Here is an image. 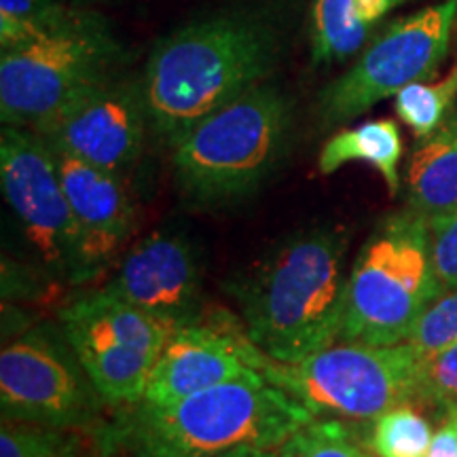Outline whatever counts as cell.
<instances>
[{
  "instance_id": "5",
  "label": "cell",
  "mask_w": 457,
  "mask_h": 457,
  "mask_svg": "<svg viewBox=\"0 0 457 457\" xmlns=\"http://www.w3.org/2000/svg\"><path fill=\"white\" fill-rule=\"evenodd\" d=\"M441 295L426 216L411 208L386 216L347 273L339 341L407 343Z\"/></svg>"
},
{
  "instance_id": "11",
  "label": "cell",
  "mask_w": 457,
  "mask_h": 457,
  "mask_svg": "<svg viewBox=\"0 0 457 457\" xmlns=\"http://www.w3.org/2000/svg\"><path fill=\"white\" fill-rule=\"evenodd\" d=\"M104 400L66 337L28 330L0 353V407L4 420L60 430L89 426Z\"/></svg>"
},
{
  "instance_id": "19",
  "label": "cell",
  "mask_w": 457,
  "mask_h": 457,
  "mask_svg": "<svg viewBox=\"0 0 457 457\" xmlns=\"http://www.w3.org/2000/svg\"><path fill=\"white\" fill-rule=\"evenodd\" d=\"M457 100V64L441 79L411 83L394 96V111L413 131L417 140L426 138L453 112Z\"/></svg>"
},
{
  "instance_id": "27",
  "label": "cell",
  "mask_w": 457,
  "mask_h": 457,
  "mask_svg": "<svg viewBox=\"0 0 457 457\" xmlns=\"http://www.w3.org/2000/svg\"><path fill=\"white\" fill-rule=\"evenodd\" d=\"M426 457H457V409L449 411L447 420L434 432Z\"/></svg>"
},
{
  "instance_id": "23",
  "label": "cell",
  "mask_w": 457,
  "mask_h": 457,
  "mask_svg": "<svg viewBox=\"0 0 457 457\" xmlns=\"http://www.w3.org/2000/svg\"><path fill=\"white\" fill-rule=\"evenodd\" d=\"M407 343H411L424 360L457 343V288L443 293L428 307Z\"/></svg>"
},
{
  "instance_id": "24",
  "label": "cell",
  "mask_w": 457,
  "mask_h": 457,
  "mask_svg": "<svg viewBox=\"0 0 457 457\" xmlns=\"http://www.w3.org/2000/svg\"><path fill=\"white\" fill-rule=\"evenodd\" d=\"M420 400L455 411L457 409V343L424 360Z\"/></svg>"
},
{
  "instance_id": "21",
  "label": "cell",
  "mask_w": 457,
  "mask_h": 457,
  "mask_svg": "<svg viewBox=\"0 0 457 457\" xmlns=\"http://www.w3.org/2000/svg\"><path fill=\"white\" fill-rule=\"evenodd\" d=\"M279 457H370L345 420L313 417L286 438Z\"/></svg>"
},
{
  "instance_id": "14",
  "label": "cell",
  "mask_w": 457,
  "mask_h": 457,
  "mask_svg": "<svg viewBox=\"0 0 457 457\" xmlns=\"http://www.w3.org/2000/svg\"><path fill=\"white\" fill-rule=\"evenodd\" d=\"M253 345L244 327L228 318L176 328L148 377L142 403L168 404L227 381L259 375L250 362Z\"/></svg>"
},
{
  "instance_id": "18",
  "label": "cell",
  "mask_w": 457,
  "mask_h": 457,
  "mask_svg": "<svg viewBox=\"0 0 457 457\" xmlns=\"http://www.w3.org/2000/svg\"><path fill=\"white\" fill-rule=\"evenodd\" d=\"M71 0H0V49H15L77 24L87 13Z\"/></svg>"
},
{
  "instance_id": "30",
  "label": "cell",
  "mask_w": 457,
  "mask_h": 457,
  "mask_svg": "<svg viewBox=\"0 0 457 457\" xmlns=\"http://www.w3.org/2000/svg\"><path fill=\"white\" fill-rule=\"evenodd\" d=\"M455 3H457V0H455Z\"/></svg>"
},
{
  "instance_id": "6",
  "label": "cell",
  "mask_w": 457,
  "mask_h": 457,
  "mask_svg": "<svg viewBox=\"0 0 457 457\" xmlns=\"http://www.w3.org/2000/svg\"><path fill=\"white\" fill-rule=\"evenodd\" d=\"M253 367L313 417L370 421L420 400L424 356L411 343L337 341L299 362H278L254 347Z\"/></svg>"
},
{
  "instance_id": "26",
  "label": "cell",
  "mask_w": 457,
  "mask_h": 457,
  "mask_svg": "<svg viewBox=\"0 0 457 457\" xmlns=\"http://www.w3.org/2000/svg\"><path fill=\"white\" fill-rule=\"evenodd\" d=\"M403 3L407 0H347V11H350L353 24L362 28L364 32L373 34L375 28Z\"/></svg>"
},
{
  "instance_id": "17",
  "label": "cell",
  "mask_w": 457,
  "mask_h": 457,
  "mask_svg": "<svg viewBox=\"0 0 457 457\" xmlns=\"http://www.w3.org/2000/svg\"><path fill=\"white\" fill-rule=\"evenodd\" d=\"M403 153L404 142L398 123L392 119H375L330 136L318 155V170L328 176L345 163H369L386 180L390 195H396L403 187L398 170Z\"/></svg>"
},
{
  "instance_id": "12",
  "label": "cell",
  "mask_w": 457,
  "mask_h": 457,
  "mask_svg": "<svg viewBox=\"0 0 457 457\" xmlns=\"http://www.w3.org/2000/svg\"><path fill=\"white\" fill-rule=\"evenodd\" d=\"M151 128L140 81L112 77L41 125L51 146L128 180Z\"/></svg>"
},
{
  "instance_id": "15",
  "label": "cell",
  "mask_w": 457,
  "mask_h": 457,
  "mask_svg": "<svg viewBox=\"0 0 457 457\" xmlns=\"http://www.w3.org/2000/svg\"><path fill=\"white\" fill-rule=\"evenodd\" d=\"M51 151L81 231L83 265L89 282L121 254L136 228V208L128 180L62 148L51 146Z\"/></svg>"
},
{
  "instance_id": "22",
  "label": "cell",
  "mask_w": 457,
  "mask_h": 457,
  "mask_svg": "<svg viewBox=\"0 0 457 457\" xmlns=\"http://www.w3.org/2000/svg\"><path fill=\"white\" fill-rule=\"evenodd\" d=\"M0 457H79V441L60 428L3 420Z\"/></svg>"
},
{
  "instance_id": "3",
  "label": "cell",
  "mask_w": 457,
  "mask_h": 457,
  "mask_svg": "<svg viewBox=\"0 0 457 457\" xmlns=\"http://www.w3.org/2000/svg\"><path fill=\"white\" fill-rule=\"evenodd\" d=\"M347 245L343 227H310L242 279L244 330L267 358L299 362L339 341Z\"/></svg>"
},
{
  "instance_id": "9",
  "label": "cell",
  "mask_w": 457,
  "mask_h": 457,
  "mask_svg": "<svg viewBox=\"0 0 457 457\" xmlns=\"http://www.w3.org/2000/svg\"><path fill=\"white\" fill-rule=\"evenodd\" d=\"M62 335L108 407L145 396L148 377L174 328L106 288L83 295L60 312Z\"/></svg>"
},
{
  "instance_id": "10",
  "label": "cell",
  "mask_w": 457,
  "mask_h": 457,
  "mask_svg": "<svg viewBox=\"0 0 457 457\" xmlns=\"http://www.w3.org/2000/svg\"><path fill=\"white\" fill-rule=\"evenodd\" d=\"M0 185L45 270L72 284L87 282L81 231L54 151L41 134L4 125L0 131Z\"/></svg>"
},
{
  "instance_id": "8",
  "label": "cell",
  "mask_w": 457,
  "mask_h": 457,
  "mask_svg": "<svg viewBox=\"0 0 457 457\" xmlns=\"http://www.w3.org/2000/svg\"><path fill=\"white\" fill-rule=\"evenodd\" d=\"M455 21L457 3L445 0L387 24L356 64L320 94V121L327 128L347 123L407 85L434 79L449 54Z\"/></svg>"
},
{
  "instance_id": "16",
  "label": "cell",
  "mask_w": 457,
  "mask_h": 457,
  "mask_svg": "<svg viewBox=\"0 0 457 457\" xmlns=\"http://www.w3.org/2000/svg\"><path fill=\"white\" fill-rule=\"evenodd\" d=\"M407 204L428 220L457 210V111L417 140L407 165Z\"/></svg>"
},
{
  "instance_id": "13",
  "label": "cell",
  "mask_w": 457,
  "mask_h": 457,
  "mask_svg": "<svg viewBox=\"0 0 457 457\" xmlns=\"http://www.w3.org/2000/svg\"><path fill=\"white\" fill-rule=\"evenodd\" d=\"M104 288L174 330L202 320V259L174 228H157L131 245Z\"/></svg>"
},
{
  "instance_id": "1",
  "label": "cell",
  "mask_w": 457,
  "mask_h": 457,
  "mask_svg": "<svg viewBox=\"0 0 457 457\" xmlns=\"http://www.w3.org/2000/svg\"><path fill=\"white\" fill-rule=\"evenodd\" d=\"M288 26L262 4L188 21L155 45L140 87L153 134L174 146L193 125L276 71Z\"/></svg>"
},
{
  "instance_id": "25",
  "label": "cell",
  "mask_w": 457,
  "mask_h": 457,
  "mask_svg": "<svg viewBox=\"0 0 457 457\" xmlns=\"http://www.w3.org/2000/svg\"><path fill=\"white\" fill-rule=\"evenodd\" d=\"M432 265L443 293L457 288V210L428 220Z\"/></svg>"
},
{
  "instance_id": "20",
  "label": "cell",
  "mask_w": 457,
  "mask_h": 457,
  "mask_svg": "<svg viewBox=\"0 0 457 457\" xmlns=\"http://www.w3.org/2000/svg\"><path fill=\"white\" fill-rule=\"evenodd\" d=\"M370 426L369 449L375 457H426L432 443V426L413 403L398 404L377 415Z\"/></svg>"
},
{
  "instance_id": "29",
  "label": "cell",
  "mask_w": 457,
  "mask_h": 457,
  "mask_svg": "<svg viewBox=\"0 0 457 457\" xmlns=\"http://www.w3.org/2000/svg\"><path fill=\"white\" fill-rule=\"evenodd\" d=\"M71 3H74V4H79V7H87V9H91V7H94V4H102V3H111V0H71Z\"/></svg>"
},
{
  "instance_id": "28",
  "label": "cell",
  "mask_w": 457,
  "mask_h": 457,
  "mask_svg": "<svg viewBox=\"0 0 457 457\" xmlns=\"http://www.w3.org/2000/svg\"><path fill=\"white\" fill-rule=\"evenodd\" d=\"M214 457H279L273 449H261V447H237L225 453H219Z\"/></svg>"
},
{
  "instance_id": "4",
  "label": "cell",
  "mask_w": 457,
  "mask_h": 457,
  "mask_svg": "<svg viewBox=\"0 0 457 457\" xmlns=\"http://www.w3.org/2000/svg\"><path fill=\"white\" fill-rule=\"evenodd\" d=\"M293 104L282 89L261 83L193 125L171 146L176 185L199 205L253 195L288 153Z\"/></svg>"
},
{
  "instance_id": "2",
  "label": "cell",
  "mask_w": 457,
  "mask_h": 457,
  "mask_svg": "<svg viewBox=\"0 0 457 457\" xmlns=\"http://www.w3.org/2000/svg\"><path fill=\"white\" fill-rule=\"evenodd\" d=\"M313 415L261 373L168 404L123 407L100 432L129 457H214L237 447L279 449Z\"/></svg>"
},
{
  "instance_id": "7",
  "label": "cell",
  "mask_w": 457,
  "mask_h": 457,
  "mask_svg": "<svg viewBox=\"0 0 457 457\" xmlns=\"http://www.w3.org/2000/svg\"><path fill=\"white\" fill-rule=\"evenodd\" d=\"M121 43L98 13L0 54V117L4 125L38 129L68 104L117 77Z\"/></svg>"
}]
</instances>
